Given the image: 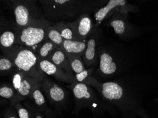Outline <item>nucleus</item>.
I'll return each mask as SVG.
<instances>
[{
  "label": "nucleus",
  "instance_id": "obj_1",
  "mask_svg": "<svg viewBox=\"0 0 158 118\" xmlns=\"http://www.w3.org/2000/svg\"><path fill=\"white\" fill-rule=\"evenodd\" d=\"M47 20H59L94 13L107 3V0H40Z\"/></svg>",
  "mask_w": 158,
  "mask_h": 118
},
{
  "label": "nucleus",
  "instance_id": "obj_2",
  "mask_svg": "<svg viewBox=\"0 0 158 118\" xmlns=\"http://www.w3.org/2000/svg\"><path fill=\"white\" fill-rule=\"evenodd\" d=\"M98 72L110 77L117 73L124 66L132 63V49L118 43H106L98 47L97 51Z\"/></svg>",
  "mask_w": 158,
  "mask_h": 118
},
{
  "label": "nucleus",
  "instance_id": "obj_3",
  "mask_svg": "<svg viewBox=\"0 0 158 118\" xmlns=\"http://www.w3.org/2000/svg\"><path fill=\"white\" fill-rule=\"evenodd\" d=\"M7 2L14 16L9 24L14 31L47 20L35 1L10 0Z\"/></svg>",
  "mask_w": 158,
  "mask_h": 118
},
{
  "label": "nucleus",
  "instance_id": "obj_4",
  "mask_svg": "<svg viewBox=\"0 0 158 118\" xmlns=\"http://www.w3.org/2000/svg\"><path fill=\"white\" fill-rule=\"evenodd\" d=\"M1 49L4 55L13 62L17 70L40 81L42 79L44 73L40 68V57L35 51L29 48L19 45Z\"/></svg>",
  "mask_w": 158,
  "mask_h": 118
},
{
  "label": "nucleus",
  "instance_id": "obj_5",
  "mask_svg": "<svg viewBox=\"0 0 158 118\" xmlns=\"http://www.w3.org/2000/svg\"><path fill=\"white\" fill-rule=\"evenodd\" d=\"M51 24V21L47 20L15 31V45L27 47L36 53L39 46L47 40V31Z\"/></svg>",
  "mask_w": 158,
  "mask_h": 118
},
{
  "label": "nucleus",
  "instance_id": "obj_6",
  "mask_svg": "<svg viewBox=\"0 0 158 118\" xmlns=\"http://www.w3.org/2000/svg\"><path fill=\"white\" fill-rule=\"evenodd\" d=\"M139 11L137 6L130 4L126 0H109L107 3L94 12V28H98L104 20L119 13L127 18L129 13Z\"/></svg>",
  "mask_w": 158,
  "mask_h": 118
},
{
  "label": "nucleus",
  "instance_id": "obj_7",
  "mask_svg": "<svg viewBox=\"0 0 158 118\" xmlns=\"http://www.w3.org/2000/svg\"><path fill=\"white\" fill-rule=\"evenodd\" d=\"M68 87L72 90L78 108L89 107L94 109L98 106H102L104 105L88 85L75 82Z\"/></svg>",
  "mask_w": 158,
  "mask_h": 118
},
{
  "label": "nucleus",
  "instance_id": "obj_8",
  "mask_svg": "<svg viewBox=\"0 0 158 118\" xmlns=\"http://www.w3.org/2000/svg\"><path fill=\"white\" fill-rule=\"evenodd\" d=\"M106 24L111 27L114 33L122 39H132L140 33L138 27L130 23L127 18L119 13L113 15L107 21Z\"/></svg>",
  "mask_w": 158,
  "mask_h": 118
},
{
  "label": "nucleus",
  "instance_id": "obj_9",
  "mask_svg": "<svg viewBox=\"0 0 158 118\" xmlns=\"http://www.w3.org/2000/svg\"><path fill=\"white\" fill-rule=\"evenodd\" d=\"M40 83L42 90L52 104L57 108L64 105L67 98L65 89L49 79L45 73Z\"/></svg>",
  "mask_w": 158,
  "mask_h": 118
},
{
  "label": "nucleus",
  "instance_id": "obj_10",
  "mask_svg": "<svg viewBox=\"0 0 158 118\" xmlns=\"http://www.w3.org/2000/svg\"><path fill=\"white\" fill-rule=\"evenodd\" d=\"M66 24L80 41H87L94 29V23L89 13L81 14L75 21Z\"/></svg>",
  "mask_w": 158,
  "mask_h": 118
},
{
  "label": "nucleus",
  "instance_id": "obj_11",
  "mask_svg": "<svg viewBox=\"0 0 158 118\" xmlns=\"http://www.w3.org/2000/svg\"><path fill=\"white\" fill-rule=\"evenodd\" d=\"M102 31L98 28H94L92 33L87 39V45L82 60L85 66L94 67L98 63L97 51L102 39Z\"/></svg>",
  "mask_w": 158,
  "mask_h": 118
},
{
  "label": "nucleus",
  "instance_id": "obj_12",
  "mask_svg": "<svg viewBox=\"0 0 158 118\" xmlns=\"http://www.w3.org/2000/svg\"><path fill=\"white\" fill-rule=\"evenodd\" d=\"M39 65L43 72L53 76L60 81L71 84L77 82L76 79L70 77L62 68L48 60H42L40 58Z\"/></svg>",
  "mask_w": 158,
  "mask_h": 118
},
{
  "label": "nucleus",
  "instance_id": "obj_13",
  "mask_svg": "<svg viewBox=\"0 0 158 118\" xmlns=\"http://www.w3.org/2000/svg\"><path fill=\"white\" fill-rule=\"evenodd\" d=\"M48 60L62 68L70 77L76 79L69 61L60 47H57Z\"/></svg>",
  "mask_w": 158,
  "mask_h": 118
},
{
  "label": "nucleus",
  "instance_id": "obj_14",
  "mask_svg": "<svg viewBox=\"0 0 158 118\" xmlns=\"http://www.w3.org/2000/svg\"><path fill=\"white\" fill-rule=\"evenodd\" d=\"M40 82V81L33 77L25 76L22 81L20 87L17 91L21 101L27 98L31 99L34 89Z\"/></svg>",
  "mask_w": 158,
  "mask_h": 118
},
{
  "label": "nucleus",
  "instance_id": "obj_15",
  "mask_svg": "<svg viewBox=\"0 0 158 118\" xmlns=\"http://www.w3.org/2000/svg\"><path fill=\"white\" fill-rule=\"evenodd\" d=\"M1 21V36H0V43L1 48H8L15 45L16 34L10 26V28L6 25H4L2 20Z\"/></svg>",
  "mask_w": 158,
  "mask_h": 118
},
{
  "label": "nucleus",
  "instance_id": "obj_16",
  "mask_svg": "<svg viewBox=\"0 0 158 118\" xmlns=\"http://www.w3.org/2000/svg\"><path fill=\"white\" fill-rule=\"evenodd\" d=\"M87 45V41L82 42L64 39L60 47L64 53L76 54L82 56L86 50Z\"/></svg>",
  "mask_w": 158,
  "mask_h": 118
},
{
  "label": "nucleus",
  "instance_id": "obj_17",
  "mask_svg": "<svg viewBox=\"0 0 158 118\" xmlns=\"http://www.w3.org/2000/svg\"><path fill=\"white\" fill-rule=\"evenodd\" d=\"M31 99L34 101L36 108L40 111L48 112L49 110L47 106L45 97L43 94L40 82L34 89Z\"/></svg>",
  "mask_w": 158,
  "mask_h": 118
},
{
  "label": "nucleus",
  "instance_id": "obj_18",
  "mask_svg": "<svg viewBox=\"0 0 158 118\" xmlns=\"http://www.w3.org/2000/svg\"><path fill=\"white\" fill-rule=\"evenodd\" d=\"M0 96L2 97L10 100L12 106H14L17 102L21 101L12 84H1L0 87Z\"/></svg>",
  "mask_w": 158,
  "mask_h": 118
},
{
  "label": "nucleus",
  "instance_id": "obj_19",
  "mask_svg": "<svg viewBox=\"0 0 158 118\" xmlns=\"http://www.w3.org/2000/svg\"><path fill=\"white\" fill-rule=\"evenodd\" d=\"M58 47L51 41L46 40L38 47L36 53L42 60H48Z\"/></svg>",
  "mask_w": 158,
  "mask_h": 118
},
{
  "label": "nucleus",
  "instance_id": "obj_20",
  "mask_svg": "<svg viewBox=\"0 0 158 118\" xmlns=\"http://www.w3.org/2000/svg\"><path fill=\"white\" fill-rule=\"evenodd\" d=\"M69 61L73 72L77 74L86 70L85 64L81 56L76 54L64 53Z\"/></svg>",
  "mask_w": 158,
  "mask_h": 118
},
{
  "label": "nucleus",
  "instance_id": "obj_21",
  "mask_svg": "<svg viewBox=\"0 0 158 118\" xmlns=\"http://www.w3.org/2000/svg\"><path fill=\"white\" fill-rule=\"evenodd\" d=\"M63 39L68 40L79 41L72 30L64 21H60L54 25Z\"/></svg>",
  "mask_w": 158,
  "mask_h": 118
},
{
  "label": "nucleus",
  "instance_id": "obj_22",
  "mask_svg": "<svg viewBox=\"0 0 158 118\" xmlns=\"http://www.w3.org/2000/svg\"><path fill=\"white\" fill-rule=\"evenodd\" d=\"M17 70L13 62L7 56L1 55L0 57V71L2 75H10Z\"/></svg>",
  "mask_w": 158,
  "mask_h": 118
},
{
  "label": "nucleus",
  "instance_id": "obj_23",
  "mask_svg": "<svg viewBox=\"0 0 158 118\" xmlns=\"http://www.w3.org/2000/svg\"><path fill=\"white\" fill-rule=\"evenodd\" d=\"M47 40L51 41L57 46L60 47L64 41L60 33L54 25H50L47 32Z\"/></svg>",
  "mask_w": 158,
  "mask_h": 118
},
{
  "label": "nucleus",
  "instance_id": "obj_24",
  "mask_svg": "<svg viewBox=\"0 0 158 118\" xmlns=\"http://www.w3.org/2000/svg\"><path fill=\"white\" fill-rule=\"evenodd\" d=\"M10 76H11L12 85L17 92L20 87L22 81L23 79L25 76L27 75L23 73V72L16 70L10 74Z\"/></svg>",
  "mask_w": 158,
  "mask_h": 118
},
{
  "label": "nucleus",
  "instance_id": "obj_25",
  "mask_svg": "<svg viewBox=\"0 0 158 118\" xmlns=\"http://www.w3.org/2000/svg\"><path fill=\"white\" fill-rule=\"evenodd\" d=\"M14 107L17 111L19 118H34L33 114L30 110L27 109L18 102L14 105Z\"/></svg>",
  "mask_w": 158,
  "mask_h": 118
},
{
  "label": "nucleus",
  "instance_id": "obj_26",
  "mask_svg": "<svg viewBox=\"0 0 158 118\" xmlns=\"http://www.w3.org/2000/svg\"><path fill=\"white\" fill-rule=\"evenodd\" d=\"M94 70V67H91L88 69H86L81 72L75 74V78L77 82L83 83L88 77L91 76Z\"/></svg>",
  "mask_w": 158,
  "mask_h": 118
},
{
  "label": "nucleus",
  "instance_id": "obj_27",
  "mask_svg": "<svg viewBox=\"0 0 158 118\" xmlns=\"http://www.w3.org/2000/svg\"><path fill=\"white\" fill-rule=\"evenodd\" d=\"M27 106L28 109H30V111L33 114L34 118H43L42 115L41 114L40 111L36 107H34L30 105H27Z\"/></svg>",
  "mask_w": 158,
  "mask_h": 118
}]
</instances>
